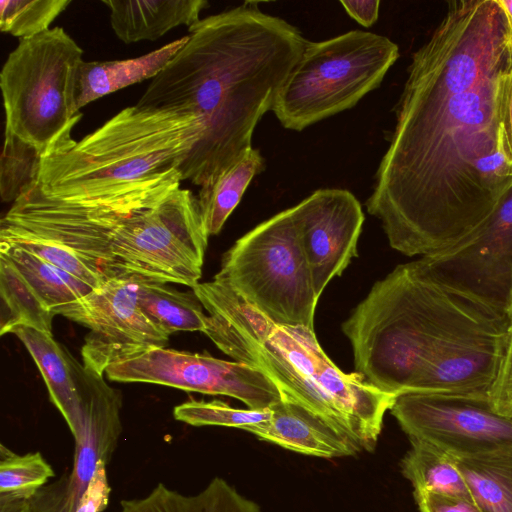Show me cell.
Wrapping results in <instances>:
<instances>
[{
    "label": "cell",
    "instance_id": "e0dca14e",
    "mask_svg": "<svg viewBox=\"0 0 512 512\" xmlns=\"http://www.w3.org/2000/svg\"><path fill=\"white\" fill-rule=\"evenodd\" d=\"M188 35L145 55L112 61H91L80 66L76 105L81 108L117 90L155 78L187 43Z\"/></svg>",
    "mask_w": 512,
    "mask_h": 512
},
{
    "label": "cell",
    "instance_id": "277c9868",
    "mask_svg": "<svg viewBox=\"0 0 512 512\" xmlns=\"http://www.w3.org/2000/svg\"><path fill=\"white\" fill-rule=\"evenodd\" d=\"M203 134L198 116L180 110L127 107L80 141L63 140L41 157L46 196L99 204L180 187L181 167Z\"/></svg>",
    "mask_w": 512,
    "mask_h": 512
},
{
    "label": "cell",
    "instance_id": "7c38bea8",
    "mask_svg": "<svg viewBox=\"0 0 512 512\" xmlns=\"http://www.w3.org/2000/svg\"><path fill=\"white\" fill-rule=\"evenodd\" d=\"M69 361L79 398V430L72 470L43 486L29 501L32 512H76L98 464L107 465L122 432V396L104 376L88 370L71 353Z\"/></svg>",
    "mask_w": 512,
    "mask_h": 512
},
{
    "label": "cell",
    "instance_id": "ba28073f",
    "mask_svg": "<svg viewBox=\"0 0 512 512\" xmlns=\"http://www.w3.org/2000/svg\"><path fill=\"white\" fill-rule=\"evenodd\" d=\"M269 320L314 329L317 296L296 205L258 224L223 255L214 276Z\"/></svg>",
    "mask_w": 512,
    "mask_h": 512
},
{
    "label": "cell",
    "instance_id": "d6986e66",
    "mask_svg": "<svg viewBox=\"0 0 512 512\" xmlns=\"http://www.w3.org/2000/svg\"><path fill=\"white\" fill-rule=\"evenodd\" d=\"M119 512H262L226 480L213 478L200 492L185 495L158 483L142 498L121 501Z\"/></svg>",
    "mask_w": 512,
    "mask_h": 512
},
{
    "label": "cell",
    "instance_id": "3957f363",
    "mask_svg": "<svg viewBox=\"0 0 512 512\" xmlns=\"http://www.w3.org/2000/svg\"><path fill=\"white\" fill-rule=\"evenodd\" d=\"M192 290L208 312L206 334L234 361L257 368L295 403L329 423L361 450L372 451L396 395L359 373H345L320 346L315 330L269 320L227 284L213 279Z\"/></svg>",
    "mask_w": 512,
    "mask_h": 512
},
{
    "label": "cell",
    "instance_id": "603a6c76",
    "mask_svg": "<svg viewBox=\"0 0 512 512\" xmlns=\"http://www.w3.org/2000/svg\"><path fill=\"white\" fill-rule=\"evenodd\" d=\"M139 304L147 317L168 335L204 332L206 317L194 291H179L164 283L139 281Z\"/></svg>",
    "mask_w": 512,
    "mask_h": 512
},
{
    "label": "cell",
    "instance_id": "1f68e13d",
    "mask_svg": "<svg viewBox=\"0 0 512 512\" xmlns=\"http://www.w3.org/2000/svg\"><path fill=\"white\" fill-rule=\"evenodd\" d=\"M413 495L420 512H481L470 499L420 490Z\"/></svg>",
    "mask_w": 512,
    "mask_h": 512
},
{
    "label": "cell",
    "instance_id": "d6a6232c",
    "mask_svg": "<svg viewBox=\"0 0 512 512\" xmlns=\"http://www.w3.org/2000/svg\"><path fill=\"white\" fill-rule=\"evenodd\" d=\"M106 466L104 461L99 462L76 512H103L107 508L111 488L108 483Z\"/></svg>",
    "mask_w": 512,
    "mask_h": 512
},
{
    "label": "cell",
    "instance_id": "52a82bcc",
    "mask_svg": "<svg viewBox=\"0 0 512 512\" xmlns=\"http://www.w3.org/2000/svg\"><path fill=\"white\" fill-rule=\"evenodd\" d=\"M398 57L396 43L362 30L307 41L271 111L284 128L302 131L355 106L380 85Z\"/></svg>",
    "mask_w": 512,
    "mask_h": 512
},
{
    "label": "cell",
    "instance_id": "5bb4252c",
    "mask_svg": "<svg viewBox=\"0 0 512 512\" xmlns=\"http://www.w3.org/2000/svg\"><path fill=\"white\" fill-rule=\"evenodd\" d=\"M301 236L318 297L357 256L364 213L348 190L318 189L296 205Z\"/></svg>",
    "mask_w": 512,
    "mask_h": 512
},
{
    "label": "cell",
    "instance_id": "8992f818",
    "mask_svg": "<svg viewBox=\"0 0 512 512\" xmlns=\"http://www.w3.org/2000/svg\"><path fill=\"white\" fill-rule=\"evenodd\" d=\"M82 57L75 40L54 27L19 39L2 67L5 131L33 146L41 157L72 137L82 117L76 105Z\"/></svg>",
    "mask_w": 512,
    "mask_h": 512
},
{
    "label": "cell",
    "instance_id": "7402d4cb",
    "mask_svg": "<svg viewBox=\"0 0 512 512\" xmlns=\"http://www.w3.org/2000/svg\"><path fill=\"white\" fill-rule=\"evenodd\" d=\"M452 458L481 512H512V449Z\"/></svg>",
    "mask_w": 512,
    "mask_h": 512
},
{
    "label": "cell",
    "instance_id": "f546056e",
    "mask_svg": "<svg viewBox=\"0 0 512 512\" xmlns=\"http://www.w3.org/2000/svg\"><path fill=\"white\" fill-rule=\"evenodd\" d=\"M0 244L16 246L33 253L76 276L94 289L105 283V281L81 258L66 248L41 241H17Z\"/></svg>",
    "mask_w": 512,
    "mask_h": 512
},
{
    "label": "cell",
    "instance_id": "83f0119b",
    "mask_svg": "<svg viewBox=\"0 0 512 512\" xmlns=\"http://www.w3.org/2000/svg\"><path fill=\"white\" fill-rule=\"evenodd\" d=\"M70 0H1L0 29L19 39L49 30Z\"/></svg>",
    "mask_w": 512,
    "mask_h": 512
},
{
    "label": "cell",
    "instance_id": "4dcf8cb0",
    "mask_svg": "<svg viewBox=\"0 0 512 512\" xmlns=\"http://www.w3.org/2000/svg\"><path fill=\"white\" fill-rule=\"evenodd\" d=\"M488 400L495 412L512 418V328Z\"/></svg>",
    "mask_w": 512,
    "mask_h": 512
},
{
    "label": "cell",
    "instance_id": "44dd1931",
    "mask_svg": "<svg viewBox=\"0 0 512 512\" xmlns=\"http://www.w3.org/2000/svg\"><path fill=\"white\" fill-rule=\"evenodd\" d=\"M0 255L11 262L54 315L94 288L43 258L16 246L0 244Z\"/></svg>",
    "mask_w": 512,
    "mask_h": 512
},
{
    "label": "cell",
    "instance_id": "484cf974",
    "mask_svg": "<svg viewBox=\"0 0 512 512\" xmlns=\"http://www.w3.org/2000/svg\"><path fill=\"white\" fill-rule=\"evenodd\" d=\"M54 476L40 452L18 455L1 445L0 500H30Z\"/></svg>",
    "mask_w": 512,
    "mask_h": 512
},
{
    "label": "cell",
    "instance_id": "cb8c5ba5",
    "mask_svg": "<svg viewBox=\"0 0 512 512\" xmlns=\"http://www.w3.org/2000/svg\"><path fill=\"white\" fill-rule=\"evenodd\" d=\"M410 450L400 463L414 490L472 499L468 486L449 454L419 439H409Z\"/></svg>",
    "mask_w": 512,
    "mask_h": 512
},
{
    "label": "cell",
    "instance_id": "d590c367",
    "mask_svg": "<svg viewBox=\"0 0 512 512\" xmlns=\"http://www.w3.org/2000/svg\"><path fill=\"white\" fill-rule=\"evenodd\" d=\"M0 512H32L29 500H0Z\"/></svg>",
    "mask_w": 512,
    "mask_h": 512
},
{
    "label": "cell",
    "instance_id": "5b68a950",
    "mask_svg": "<svg viewBox=\"0 0 512 512\" xmlns=\"http://www.w3.org/2000/svg\"><path fill=\"white\" fill-rule=\"evenodd\" d=\"M479 303L420 259L396 266L342 324L355 372L383 392H413L434 353Z\"/></svg>",
    "mask_w": 512,
    "mask_h": 512
},
{
    "label": "cell",
    "instance_id": "d4e9b609",
    "mask_svg": "<svg viewBox=\"0 0 512 512\" xmlns=\"http://www.w3.org/2000/svg\"><path fill=\"white\" fill-rule=\"evenodd\" d=\"M0 334L10 333L17 326H28L52 334L55 316L20 272L0 255Z\"/></svg>",
    "mask_w": 512,
    "mask_h": 512
},
{
    "label": "cell",
    "instance_id": "f1b7e54d",
    "mask_svg": "<svg viewBox=\"0 0 512 512\" xmlns=\"http://www.w3.org/2000/svg\"><path fill=\"white\" fill-rule=\"evenodd\" d=\"M173 416L191 426H223L247 431L248 428L267 421L271 416V409H240L220 400H189L175 406Z\"/></svg>",
    "mask_w": 512,
    "mask_h": 512
},
{
    "label": "cell",
    "instance_id": "2e32d148",
    "mask_svg": "<svg viewBox=\"0 0 512 512\" xmlns=\"http://www.w3.org/2000/svg\"><path fill=\"white\" fill-rule=\"evenodd\" d=\"M110 11L115 35L125 44L155 41L170 30L200 20L206 0L102 1Z\"/></svg>",
    "mask_w": 512,
    "mask_h": 512
},
{
    "label": "cell",
    "instance_id": "ac0fdd59",
    "mask_svg": "<svg viewBox=\"0 0 512 512\" xmlns=\"http://www.w3.org/2000/svg\"><path fill=\"white\" fill-rule=\"evenodd\" d=\"M15 334L34 359L48 389L52 403L62 414L73 437L79 430V398L66 347L54 340L52 334L17 326Z\"/></svg>",
    "mask_w": 512,
    "mask_h": 512
},
{
    "label": "cell",
    "instance_id": "9c48e42d",
    "mask_svg": "<svg viewBox=\"0 0 512 512\" xmlns=\"http://www.w3.org/2000/svg\"><path fill=\"white\" fill-rule=\"evenodd\" d=\"M390 411L409 439L452 457L512 449V418L495 412L485 396L406 392Z\"/></svg>",
    "mask_w": 512,
    "mask_h": 512
},
{
    "label": "cell",
    "instance_id": "4fadbf2b",
    "mask_svg": "<svg viewBox=\"0 0 512 512\" xmlns=\"http://www.w3.org/2000/svg\"><path fill=\"white\" fill-rule=\"evenodd\" d=\"M420 260L446 285L506 314L512 280V185L470 236Z\"/></svg>",
    "mask_w": 512,
    "mask_h": 512
},
{
    "label": "cell",
    "instance_id": "9a60e30c",
    "mask_svg": "<svg viewBox=\"0 0 512 512\" xmlns=\"http://www.w3.org/2000/svg\"><path fill=\"white\" fill-rule=\"evenodd\" d=\"M270 418L247 429L284 449L321 458L353 456L360 447L307 409L285 400L270 407Z\"/></svg>",
    "mask_w": 512,
    "mask_h": 512
},
{
    "label": "cell",
    "instance_id": "7a4b0ae2",
    "mask_svg": "<svg viewBox=\"0 0 512 512\" xmlns=\"http://www.w3.org/2000/svg\"><path fill=\"white\" fill-rule=\"evenodd\" d=\"M136 105L198 116L203 134L181 167L202 186L252 149V135L307 43L256 2L200 19Z\"/></svg>",
    "mask_w": 512,
    "mask_h": 512
},
{
    "label": "cell",
    "instance_id": "8fae6325",
    "mask_svg": "<svg viewBox=\"0 0 512 512\" xmlns=\"http://www.w3.org/2000/svg\"><path fill=\"white\" fill-rule=\"evenodd\" d=\"M105 373L116 382L153 383L229 396L253 410L267 409L283 400L277 386L255 367L165 347L111 365Z\"/></svg>",
    "mask_w": 512,
    "mask_h": 512
},
{
    "label": "cell",
    "instance_id": "74e56055",
    "mask_svg": "<svg viewBox=\"0 0 512 512\" xmlns=\"http://www.w3.org/2000/svg\"><path fill=\"white\" fill-rule=\"evenodd\" d=\"M506 315L508 317V320L510 322V326L512 328V280H511V286H510V292H509V299H508V306L506 310Z\"/></svg>",
    "mask_w": 512,
    "mask_h": 512
},
{
    "label": "cell",
    "instance_id": "f35d334b",
    "mask_svg": "<svg viewBox=\"0 0 512 512\" xmlns=\"http://www.w3.org/2000/svg\"><path fill=\"white\" fill-rule=\"evenodd\" d=\"M508 50L510 58V69H512V32L509 30Z\"/></svg>",
    "mask_w": 512,
    "mask_h": 512
},
{
    "label": "cell",
    "instance_id": "836d02e7",
    "mask_svg": "<svg viewBox=\"0 0 512 512\" xmlns=\"http://www.w3.org/2000/svg\"><path fill=\"white\" fill-rule=\"evenodd\" d=\"M498 115L503 152L512 167V69L508 70L501 84Z\"/></svg>",
    "mask_w": 512,
    "mask_h": 512
},
{
    "label": "cell",
    "instance_id": "ffe728a7",
    "mask_svg": "<svg viewBox=\"0 0 512 512\" xmlns=\"http://www.w3.org/2000/svg\"><path fill=\"white\" fill-rule=\"evenodd\" d=\"M264 167L260 151L252 148L232 166L200 187L197 201L209 236L221 231L254 176L262 172Z\"/></svg>",
    "mask_w": 512,
    "mask_h": 512
},
{
    "label": "cell",
    "instance_id": "4316f807",
    "mask_svg": "<svg viewBox=\"0 0 512 512\" xmlns=\"http://www.w3.org/2000/svg\"><path fill=\"white\" fill-rule=\"evenodd\" d=\"M41 155L14 134L4 132L0 164V191L4 202H15L37 180Z\"/></svg>",
    "mask_w": 512,
    "mask_h": 512
},
{
    "label": "cell",
    "instance_id": "e575fe53",
    "mask_svg": "<svg viewBox=\"0 0 512 512\" xmlns=\"http://www.w3.org/2000/svg\"><path fill=\"white\" fill-rule=\"evenodd\" d=\"M340 3L347 14L364 27H371L378 19L380 1H343Z\"/></svg>",
    "mask_w": 512,
    "mask_h": 512
},
{
    "label": "cell",
    "instance_id": "8d00e7d4",
    "mask_svg": "<svg viewBox=\"0 0 512 512\" xmlns=\"http://www.w3.org/2000/svg\"><path fill=\"white\" fill-rule=\"evenodd\" d=\"M498 5L501 7L509 30L512 32V0H496Z\"/></svg>",
    "mask_w": 512,
    "mask_h": 512
},
{
    "label": "cell",
    "instance_id": "6da1fadb",
    "mask_svg": "<svg viewBox=\"0 0 512 512\" xmlns=\"http://www.w3.org/2000/svg\"><path fill=\"white\" fill-rule=\"evenodd\" d=\"M508 39L496 0L450 1L412 55L389 147L366 201L390 246L406 256L462 242L512 185L498 115L510 69Z\"/></svg>",
    "mask_w": 512,
    "mask_h": 512
},
{
    "label": "cell",
    "instance_id": "30bf717a",
    "mask_svg": "<svg viewBox=\"0 0 512 512\" xmlns=\"http://www.w3.org/2000/svg\"><path fill=\"white\" fill-rule=\"evenodd\" d=\"M138 292L136 279H110L61 314L89 329L81 349L85 368L104 376L111 365L166 346L169 335L143 312Z\"/></svg>",
    "mask_w": 512,
    "mask_h": 512
}]
</instances>
